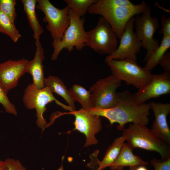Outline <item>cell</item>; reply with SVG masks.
Instances as JSON below:
<instances>
[{
	"mask_svg": "<svg viewBox=\"0 0 170 170\" xmlns=\"http://www.w3.org/2000/svg\"><path fill=\"white\" fill-rule=\"evenodd\" d=\"M134 23L136 36L147 50L143 61L144 62L159 45L158 41L154 38V35L160 24L157 18L151 16V7L149 6L143 13L135 18Z\"/></svg>",
	"mask_w": 170,
	"mask_h": 170,
	"instance_id": "cell-9",
	"label": "cell"
},
{
	"mask_svg": "<svg viewBox=\"0 0 170 170\" xmlns=\"http://www.w3.org/2000/svg\"><path fill=\"white\" fill-rule=\"evenodd\" d=\"M155 117L150 130L156 137L170 144V129L167 117L170 113V104L151 101L149 103Z\"/></svg>",
	"mask_w": 170,
	"mask_h": 170,
	"instance_id": "cell-15",
	"label": "cell"
},
{
	"mask_svg": "<svg viewBox=\"0 0 170 170\" xmlns=\"http://www.w3.org/2000/svg\"><path fill=\"white\" fill-rule=\"evenodd\" d=\"M156 3V4L157 5H158V8H160L162 9V7L160 6L157 3ZM162 10H164V11H166V12H170V10H168V9H166L164 8H163L162 9Z\"/></svg>",
	"mask_w": 170,
	"mask_h": 170,
	"instance_id": "cell-33",
	"label": "cell"
},
{
	"mask_svg": "<svg viewBox=\"0 0 170 170\" xmlns=\"http://www.w3.org/2000/svg\"><path fill=\"white\" fill-rule=\"evenodd\" d=\"M0 170H8L4 161L0 160Z\"/></svg>",
	"mask_w": 170,
	"mask_h": 170,
	"instance_id": "cell-31",
	"label": "cell"
},
{
	"mask_svg": "<svg viewBox=\"0 0 170 170\" xmlns=\"http://www.w3.org/2000/svg\"><path fill=\"white\" fill-rule=\"evenodd\" d=\"M0 32L7 35L14 42H17L21 36L14 23L0 10Z\"/></svg>",
	"mask_w": 170,
	"mask_h": 170,
	"instance_id": "cell-23",
	"label": "cell"
},
{
	"mask_svg": "<svg viewBox=\"0 0 170 170\" xmlns=\"http://www.w3.org/2000/svg\"><path fill=\"white\" fill-rule=\"evenodd\" d=\"M150 163L155 170H170V158L163 160L153 158Z\"/></svg>",
	"mask_w": 170,
	"mask_h": 170,
	"instance_id": "cell-27",
	"label": "cell"
},
{
	"mask_svg": "<svg viewBox=\"0 0 170 170\" xmlns=\"http://www.w3.org/2000/svg\"><path fill=\"white\" fill-rule=\"evenodd\" d=\"M36 52L34 58L28 61L26 72L30 74L33 79V84L37 88L44 87L43 84L44 74L42 61L45 59L44 50L39 40L35 42Z\"/></svg>",
	"mask_w": 170,
	"mask_h": 170,
	"instance_id": "cell-16",
	"label": "cell"
},
{
	"mask_svg": "<svg viewBox=\"0 0 170 170\" xmlns=\"http://www.w3.org/2000/svg\"><path fill=\"white\" fill-rule=\"evenodd\" d=\"M54 101L64 109L68 110L70 112L75 110L56 99L53 93L47 87H44L41 89H38L32 83L29 84L24 91L23 97V103L27 109L36 110L37 117L36 123L37 127L42 129V131L48 125L43 116L44 113L47 110L46 106L48 103Z\"/></svg>",
	"mask_w": 170,
	"mask_h": 170,
	"instance_id": "cell-6",
	"label": "cell"
},
{
	"mask_svg": "<svg viewBox=\"0 0 170 170\" xmlns=\"http://www.w3.org/2000/svg\"><path fill=\"white\" fill-rule=\"evenodd\" d=\"M5 91L0 83V104L8 113L16 116L17 112L14 105L10 101Z\"/></svg>",
	"mask_w": 170,
	"mask_h": 170,
	"instance_id": "cell-26",
	"label": "cell"
},
{
	"mask_svg": "<svg viewBox=\"0 0 170 170\" xmlns=\"http://www.w3.org/2000/svg\"><path fill=\"white\" fill-rule=\"evenodd\" d=\"M4 161L8 170H26L18 160L9 158L6 159Z\"/></svg>",
	"mask_w": 170,
	"mask_h": 170,
	"instance_id": "cell-29",
	"label": "cell"
},
{
	"mask_svg": "<svg viewBox=\"0 0 170 170\" xmlns=\"http://www.w3.org/2000/svg\"><path fill=\"white\" fill-rule=\"evenodd\" d=\"M125 141L122 136L115 139L107 149L103 160L99 161L98 170L110 167L117 158Z\"/></svg>",
	"mask_w": 170,
	"mask_h": 170,
	"instance_id": "cell-20",
	"label": "cell"
},
{
	"mask_svg": "<svg viewBox=\"0 0 170 170\" xmlns=\"http://www.w3.org/2000/svg\"><path fill=\"white\" fill-rule=\"evenodd\" d=\"M135 170V169H134V170Z\"/></svg>",
	"mask_w": 170,
	"mask_h": 170,
	"instance_id": "cell-35",
	"label": "cell"
},
{
	"mask_svg": "<svg viewBox=\"0 0 170 170\" xmlns=\"http://www.w3.org/2000/svg\"><path fill=\"white\" fill-rule=\"evenodd\" d=\"M133 149L127 143H124L117 158L110 166L111 170H116L120 167H129L130 170L135 169L141 166L148 164L139 156L133 152Z\"/></svg>",
	"mask_w": 170,
	"mask_h": 170,
	"instance_id": "cell-17",
	"label": "cell"
},
{
	"mask_svg": "<svg viewBox=\"0 0 170 170\" xmlns=\"http://www.w3.org/2000/svg\"><path fill=\"white\" fill-rule=\"evenodd\" d=\"M159 64L165 72L170 71V52L167 51L160 60Z\"/></svg>",
	"mask_w": 170,
	"mask_h": 170,
	"instance_id": "cell-30",
	"label": "cell"
},
{
	"mask_svg": "<svg viewBox=\"0 0 170 170\" xmlns=\"http://www.w3.org/2000/svg\"><path fill=\"white\" fill-rule=\"evenodd\" d=\"M170 47V36H163L161 43L146 61L145 68L150 71L156 67Z\"/></svg>",
	"mask_w": 170,
	"mask_h": 170,
	"instance_id": "cell-22",
	"label": "cell"
},
{
	"mask_svg": "<svg viewBox=\"0 0 170 170\" xmlns=\"http://www.w3.org/2000/svg\"><path fill=\"white\" fill-rule=\"evenodd\" d=\"M105 62L110 70L111 75L138 89L148 83L152 76L150 71L139 66L134 60L111 59Z\"/></svg>",
	"mask_w": 170,
	"mask_h": 170,
	"instance_id": "cell-5",
	"label": "cell"
},
{
	"mask_svg": "<svg viewBox=\"0 0 170 170\" xmlns=\"http://www.w3.org/2000/svg\"><path fill=\"white\" fill-rule=\"evenodd\" d=\"M21 2L30 26L33 31V37L36 41L39 40L44 31L38 20L36 13L37 0H22Z\"/></svg>",
	"mask_w": 170,
	"mask_h": 170,
	"instance_id": "cell-19",
	"label": "cell"
},
{
	"mask_svg": "<svg viewBox=\"0 0 170 170\" xmlns=\"http://www.w3.org/2000/svg\"><path fill=\"white\" fill-rule=\"evenodd\" d=\"M118 103L114 108L106 109L94 108L88 109L92 114L107 119L111 125L118 123L117 129L122 130L128 123L147 126L149 122L150 106L149 103H136L128 90L116 92Z\"/></svg>",
	"mask_w": 170,
	"mask_h": 170,
	"instance_id": "cell-1",
	"label": "cell"
},
{
	"mask_svg": "<svg viewBox=\"0 0 170 170\" xmlns=\"http://www.w3.org/2000/svg\"><path fill=\"white\" fill-rule=\"evenodd\" d=\"M68 14L70 23L62 38L60 40H53L52 45L53 51L51 58L53 61L57 59L60 53L64 49L71 52L74 48L77 50L80 51L86 46L87 35L84 27L83 18L79 17L70 9Z\"/></svg>",
	"mask_w": 170,
	"mask_h": 170,
	"instance_id": "cell-4",
	"label": "cell"
},
{
	"mask_svg": "<svg viewBox=\"0 0 170 170\" xmlns=\"http://www.w3.org/2000/svg\"><path fill=\"white\" fill-rule=\"evenodd\" d=\"M161 27L159 33L163 36H170V17L162 15L161 18Z\"/></svg>",
	"mask_w": 170,
	"mask_h": 170,
	"instance_id": "cell-28",
	"label": "cell"
},
{
	"mask_svg": "<svg viewBox=\"0 0 170 170\" xmlns=\"http://www.w3.org/2000/svg\"><path fill=\"white\" fill-rule=\"evenodd\" d=\"M122 131V136L133 150L138 147L156 152L163 160L170 158V144L155 136L146 126L132 123Z\"/></svg>",
	"mask_w": 170,
	"mask_h": 170,
	"instance_id": "cell-3",
	"label": "cell"
},
{
	"mask_svg": "<svg viewBox=\"0 0 170 170\" xmlns=\"http://www.w3.org/2000/svg\"><path fill=\"white\" fill-rule=\"evenodd\" d=\"M70 113L73 115L75 119L73 122L75 128L84 134L86 137L84 147H87L98 143L95 135L101 129L102 124L100 116L91 113L88 109L81 108Z\"/></svg>",
	"mask_w": 170,
	"mask_h": 170,
	"instance_id": "cell-12",
	"label": "cell"
},
{
	"mask_svg": "<svg viewBox=\"0 0 170 170\" xmlns=\"http://www.w3.org/2000/svg\"><path fill=\"white\" fill-rule=\"evenodd\" d=\"M135 170H148V169L143 166H141L137 168Z\"/></svg>",
	"mask_w": 170,
	"mask_h": 170,
	"instance_id": "cell-32",
	"label": "cell"
},
{
	"mask_svg": "<svg viewBox=\"0 0 170 170\" xmlns=\"http://www.w3.org/2000/svg\"><path fill=\"white\" fill-rule=\"evenodd\" d=\"M16 4L15 0H0V10L14 23L17 17L15 8Z\"/></svg>",
	"mask_w": 170,
	"mask_h": 170,
	"instance_id": "cell-25",
	"label": "cell"
},
{
	"mask_svg": "<svg viewBox=\"0 0 170 170\" xmlns=\"http://www.w3.org/2000/svg\"><path fill=\"white\" fill-rule=\"evenodd\" d=\"M28 61L23 58L0 64V83L7 94L17 85L20 78L26 72Z\"/></svg>",
	"mask_w": 170,
	"mask_h": 170,
	"instance_id": "cell-14",
	"label": "cell"
},
{
	"mask_svg": "<svg viewBox=\"0 0 170 170\" xmlns=\"http://www.w3.org/2000/svg\"><path fill=\"white\" fill-rule=\"evenodd\" d=\"M148 6L144 1L137 7L132 8L116 6L110 0H97L91 6L88 12L104 18L120 39L129 20L135 15L143 13Z\"/></svg>",
	"mask_w": 170,
	"mask_h": 170,
	"instance_id": "cell-2",
	"label": "cell"
},
{
	"mask_svg": "<svg viewBox=\"0 0 170 170\" xmlns=\"http://www.w3.org/2000/svg\"><path fill=\"white\" fill-rule=\"evenodd\" d=\"M170 93V73L164 71L152 74L149 83L133 94V98L136 103L140 104L150 99Z\"/></svg>",
	"mask_w": 170,
	"mask_h": 170,
	"instance_id": "cell-13",
	"label": "cell"
},
{
	"mask_svg": "<svg viewBox=\"0 0 170 170\" xmlns=\"http://www.w3.org/2000/svg\"><path fill=\"white\" fill-rule=\"evenodd\" d=\"M86 46L97 53L109 55L116 49L117 36L110 25L102 16L99 17L95 27L87 32Z\"/></svg>",
	"mask_w": 170,
	"mask_h": 170,
	"instance_id": "cell-7",
	"label": "cell"
},
{
	"mask_svg": "<svg viewBox=\"0 0 170 170\" xmlns=\"http://www.w3.org/2000/svg\"><path fill=\"white\" fill-rule=\"evenodd\" d=\"M44 87L49 88L51 91L54 92L62 97L70 107L75 110V103L76 101L68 90L63 81L57 76L49 75L43 79Z\"/></svg>",
	"mask_w": 170,
	"mask_h": 170,
	"instance_id": "cell-18",
	"label": "cell"
},
{
	"mask_svg": "<svg viewBox=\"0 0 170 170\" xmlns=\"http://www.w3.org/2000/svg\"><path fill=\"white\" fill-rule=\"evenodd\" d=\"M124 167H118L116 170H123Z\"/></svg>",
	"mask_w": 170,
	"mask_h": 170,
	"instance_id": "cell-34",
	"label": "cell"
},
{
	"mask_svg": "<svg viewBox=\"0 0 170 170\" xmlns=\"http://www.w3.org/2000/svg\"><path fill=\"white\" fill-rule=\"evenodd\" d=\"M97 0H65L68 8L80 18L84 16L93 4Z\"/></svg>",
	"mask_w": 170,
	"mask_h": 170,
	"instance_id": "cell-24",
	"label": "cell"
},
{
	"mask_svg": "<svg viewBox=\"0 0 170 170\" xmlns=\"http://www.w3.org/2000/svg\"><path fill=\"white\" fill-rule=\"evenodd\" d=\"M37 8L44 14L43 22L47 23V30L53 40L61 39L70 23L67 6L59 9L53 5L48 0H37Z\"/></svg>",
	"mask_w": 170,
	"mask_h": 170,
	"instance_id": "cell-8",
	"label": "cell"
},
{
	"mask_svg": "<svg viewBox=\"0 0 170 170\" xmlns=\"http://www.w3.org/2000/svg\"><path fill=\"white\" fill-rule=\"evenodd\" d=\"M69 90L74 99L80 104L82 108L89 109L94 108L91 94L84 87L78 84H74Z\"/></svg>",
	"mask_w": 170,
	"mask_h": 170,
	"instance_id": "cell-21",
	"label": "cell"
},
{
	"mask_svg": "<svg viewBox=\"0 0 170 170\" xmlns=\"http://www.w3.org/2000/svg\"><path fill=\"white\" fill-rule=\"evenodd\" d=\"M135 19V18L133 17L128 21L120 39L119 45L114 53L106 57L105 62L111 59H128L136 60L137 54L140 51L142 45L133 31Z\"/></svg>",
	"mask_w": 170,
	"mask_h": 170,
	"instance_id": "cell-11",
	"label": "cell"
},
{
	"mask_svg": "<svg viewBox=\"0 0 170 170\" xmlns=\"http://www.w3.org/2000/svg\"><path fill=\"white\" fill-rule=\"evenodd\" d=\"M121 81L111 75L93 85L89 91L93 98V108L106 109L115 107L118 103L116 91L121 85Z\"/></svg>",
	"mask_w": 170,
	"mask_h": 170,
	"instance_id": "cell-10",
	"label": "cell"
}]
</instances>
